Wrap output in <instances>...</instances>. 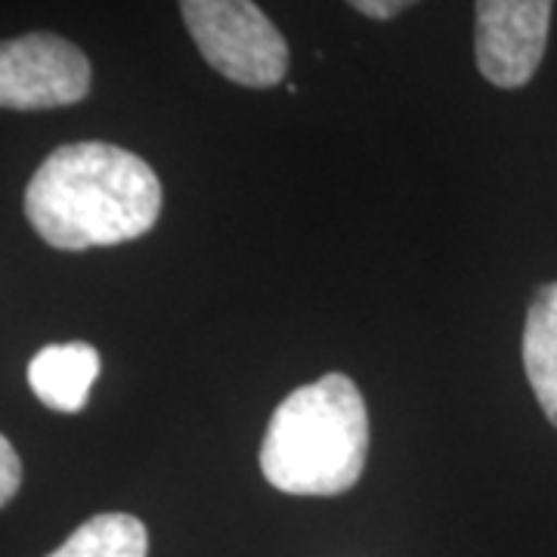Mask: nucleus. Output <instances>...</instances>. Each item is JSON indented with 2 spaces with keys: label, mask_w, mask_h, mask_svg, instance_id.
<instances>
[{
  "label": "nucleus",
  "mask_w": 557,
  "mask_h": 557,
  "mask_svg": "<svg viewBox=\"0 0 557 557\" xmlns=\"http://www.w3.org/2000/svg\"><path fill=\"white\" fill-rule=\"evenodd\" d=\"M100 354L94 344H47L28 362V384L47 409L81 412L100 375Z\"/></svg>",
  "instance_id": "423d86ee"
},
{
  "label": "nucleus",
  "mask_w": 557,
  "mask_h": 557,
  "mask_svg": "<svg viewBox=\"0 0 557 557\" xmlns=\"http://www.w3.org/2000/svg\"><path fill=\"white\" fill-rule=\"evenodd\" d=\"M205 62L226 81L267 90L288 72V44L255 0H180Z\"/></svg>",
  "instance_id": "7ed1b4c3"
},
{
  "label": "nucleus",
  "mask_w": 557,
  "mask_h": 557,
  "mask_svg": "<svg viewBox=\"0 0 557 557\" xmlns=\"http://www.w3.org/2000/svg\"><path fill=\"white\" fill-rule=\"evenodd\" d=\"M369 412L359 387L329 372L282 399L260 446V471L288 496H341L362 478Z\"/></svg>",
  "instance_id": "f03ea898"
},
{
  "label": "nucleus",
  "mask_w": 557,
  "mask_h": 557,
  "mask_svg": "<svg viewBox=\"0 0 557 557\" xmlns=\"http://www.w3.org/2000/svg\"><path fill=\"white\" fill-rule=\"evenodd\" d=\"M94 84L84 50L50 32L0 40V109L44 112L75 106Z\"/></svg>",
  "instance_id": "20e7f679"
},
{
  "label": "nucleus",
  "mask_w": 557,
  "mask_h": 557,
  "mask_svg": "<svg viewBox=\"0 0 557 557\" xmlns=\"http://www.w3.org/2000/svg\"><path fill=\"white\" fill-rule=\"evenodd\" d=\"M149 533L143 520L121 511H106L84 520L72 536L47 557H146Z\"/></svg>",
  "instance_id": "6e6552de"
},
{
  "label": "nucleus",
  "mask_w": 557,
  "mask_h": 557,
  "mask_svg": "<svg viewBox=\"0 0 557 557\" xmlns=\"http://www.w3.org/2000/svg\"><path fill=\"white\" fill-rule=\"evenodd\" d=\"M22 486V461L13 443L0 434V508L10 505V498L20 493Z\"/></svg>",
  "instance_id": "1a4fd4ad"
},
{
  "label": "nucleus",
  "mask_w": 557,
  "mask_h": 557,
  "mask_svg": "<svg viewBox=\"0 0 557 557\" xmlns=\"http://www.w3.org/2000/svg\"><path fill=\"white\" fill-rule=\"evenodd\" d=\"M523 369L545 418L557 428V282L542 285L527 310Z\"/></svg>",
  "instance_id": "0eeeda50"
},
{
  "label": "nucleus",
  "mask_w": 557,
  "mask_h": 557,
  "mask_svg": "<svg viewBox=\"0 0 557 557\" xmlns=\"http://www.w3.org/2000/svg\"><path fill=\"white\" fill-rule=\"evenodd\" d=\"M357 13L362 16H369V20H394L399 16L403 10H409V7H416L418 0H347Z\"/></svg>",
  "instance_id": "9d476101"
},
{
  "label": "nucleus",
  "mask_w": 557,
  "mask_h": 557,
  "mask_svg": "<svg viewBox=\"0 0 557 557\" xmlns=\"http://www.w3.org/2000/svg\"><path fill=\"white\" fill-rule=\"evenodd\" d=\"M25 218L60 251L146 236L161 214V183L146 161L112 143L53 149L25 186Z\"/></svg>",
  "instance_id": "f257e3e1"
},
{
  "label": "nucleus",
  "mask_w": 557,
  "mask_h": 557,
  "mask_svg": "<svg viewBox=\"0 0 557 557\" xmlns=\"http://www.w3.org/2000/svg\"><path fill=\"white\" fill-rule=\"evenodd\" d=\"M555 0H474V57L490 84H530L548 47Z\"/></svg>",
  "instance_id": "39448f33"
}]
</instances>
